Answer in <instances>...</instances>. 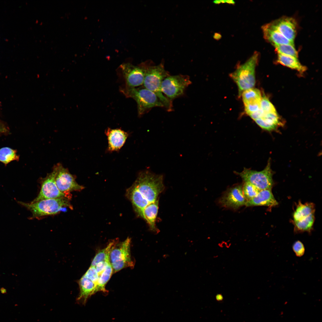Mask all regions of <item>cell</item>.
Here are the masks:
<instances>
[{"mask_svg": "<svg viewBox=\"0 0 322 322\" xmlns=\"http://www.w3.org/2000/svg\"><path fill=\"white\" fill-rule=\"evenodd\" d=\"M261 29L264 38L273 45L281 44L294 45V43L286 38L271 23L263 26Z\"/></svg>", "mask_w": 322, "mask_h": 322, "instance_id": "e0dca14e", "label": "cell"}, {"mask_svg": "<svg viewBox=\"0 0 322 322\" xmlns=\"http://www.w3.org/2000/svg\"><path fill=\"white\" fill-rule=\"evenodd\" d=\"M242 190L247 202L256 196L261 191L251 184L247 182H244L242 187Z\"/></svg>", "mask_w": 322, "mask_h": 322, "instance_id": "83f0119b", "label": "cell"}, {"mask_svg": "<svg viewBox=\"0 0 322 322\" xmlns=\"http://www.w3.org/2000/svg\"><path fill=\"white\" fill-rule=\"evenodd\" d=\"M110 263L109 259L100 262L96 264L95 267L99 276L105 270Z\"/></svg>", "mask_w": 322, "mask_h": 322, "instance_id": "1f68e13d", "label": "cell"}, {"mask_svg": "<svg viewBox=\"0 0 322 322\" xmlns=\"http://www.w3.org/2000/svg\"><path fill=\"white\" fill-rule=\"evenodd\" d=\"M159 208L158 200L148 205L144 210L142 218L148 223L150 230L155 234L159 231L156 226V220Z\"/></svg>", "mask_w": 322, "mask_h": 322, "instance_id": "ffe728a7", "label": "cell"}, {"mask_svg": "<svg viewBox=\"0 0 322 322\" xmlns=\"http://www.w3.org/2000/svg\"><path fill=\"white\" fill-rule=\"evenodd\" d=\"M113 271V269L110 262L105 270L99 276L95 288V293L98 291H102L104 293L107 292L108 291L105 289V286L110 279L112 274Z\"/></svg>", "mask_w": 322, "mask_h": 322, "instance_id": "cb8c5ba5", "label": "cell"}, {"mask_svg": "<svg viewBox=\"0 0 322 322\" xmlns=\"http://www.w3.org/2000/svg\"><path fill=\"white\" fill-rule=\"evenodd\" d=\"M260 110L263 114L277 112L274 106L265 95L262 96Z\"/></svg>", "mask_w": 322, "mask_h": 322, "instance_id": "f1b7e54d", "label": "cell"}, {"mask_svg": "<svg viewBox=\"0 0 322 322\" xmlns=\"http://www.w3.org/2000/svg\"><path fill=\"white\" fill-rule=\"evenodd\" d=\"M242 96L245 112L249 116L260 109L262 96L258 89L246 90L242 92Z\"/></svg>", "mask_w": 322, "mask_h": 322, "instance_id": "4fadbf2b", "label": "cell"}, {"mask_svg": "<svg viewBox=\"0 0 322 322\" xmlns=\"http://www.w3.org/2000/svg\"><path fill=\"white\" fill-rule=\"evenodd\" d=\"M19 159V156L17 155L16 151L7 147L0 149V161L5 165Z\"/></svg>", "mask_w": 322, "mask_h": 322, "instance_id": "484cf974", "label": "cell"}, {"mask_svg": "<svg viewBox=\"0 0 322 322\" xmlns=\"http://www.w3.org/2000/svg\"><path fill=\"white\" fill-rule=\"evenodd\" d=\"M315 219L314 213L300 220L294 222L295 233L310 232L312 229Z\"/></svg>", "mask_w": 322, "mask_h": 322, "instance_id": "603a6c76", "label": "cell"}, {"mask_svg": "<svg viewBox=\"0 0 322 322\" xmlns=\"http://www.w3.org/2000/svg\"><path fill=\"white\" fill-rule=\"evenodd\" d=\"M53 171L55 174V180L58 188L70 199L71 192L81 191L84 188L83 186L77 183L74 176L61 163H58L55 165Z\"/></svg>", "mask_w": 322, "mask_h": 322, "instance_id": "ba28073f", "label": "cell"}, {"mask_svg": "<svg viewBox=\"0 0 322 322\" xmlns=\"http://www.w3.org/2000/svg\"><path fill=\"white\" fill-rule=\"evenodd\" d=\"M131 242V239L128 237L123 242H118L112 249L109 259L113 273L126 267H134V262L130 252Z\"/></svg>", "mask_w": 322, "mask_h": 322, "instance_id": "8992f818", "label": "cell"}, {"mask_svg": "<svg viewBox=\"0 0 322 322\" xmlns=\"http://www.w3.org/2000/svg\"><path fill=\"white\" fill-rule=\"evenodd\" d=\"M170 75L162 63L157 66H146L143 85L146 89L154 93L159 97L167 110L172 111V101L163 94L161 90L162 81Z\"/></svg>", "mask_w": 322, "mask_h": 322, "instance_id": "3957f363", "label": "cell"}, {"mask_svg": "<svg viewBox=\"0 0 322 322\" xmlns=\"http://www.w3.org/2000/svg\"><path fill=\"white\" fill-rule=\"evenodd\" d=\"M191 83L190 77L188 75H169L162 81L161 90L172 101V100L182 95L186 88Z\"/></svg>", "mask_w": 322, "mask_h": 322, "instance_id": "9c48e42d", "label": "cell"}, {"mask_svg": "<svg viewBox=\"0 0 322 322\" xmlns=\"http://www.w3.org/2000/svg\"><path fill=\"white\" fill-rule=\"evenodd\" d=\"M70 200L65 198L46 199L30 203L20 201L18 202L31 212V219H33L56 214L66 211L68 208L72 209Z\"/></svg>", "mask_w": 322, "mask_h": 322, "instance_id": "7a4b0ae2", "label": "cell"}, {"mask_svg": "<svg viewBox=\"0 0 322 322\" xmlns=\"http://www.w3.org/2000/svg\"><path fill=\"white\" fill-rule=\"evenodd\" d=\"M146 66H134L125 64L122 67L123 76L127 86L135 88L143 84Z\"/></svg>", "mask_w": 322, "mask_h": 322, "instance_id": "7c38bea8", "label": "cell"}, {"mask_svg": "<svg viewBox=\"0 0 322 322\" xmlns=\"http://www.w3.org/2000/svg\"><path fill=\"white\" fill-rule=\"evenodd\" d=\"M271 23L286 38L294 43L297 28V23L294 19L291 17H283Z\"/></svg>", "mask_w": 322, "mask_h": 322, "instance_id": "5bb4252c", "label": "cell"}, {"mask_svg": "<svg viewBox=\"0 0 322 322\" xmlns=\"http://www.w3.org/2000/svg\"><path fill=\"white\" fill-rule=\"evenodd\" d=\"M277 57V62L301 73H303L307 69L306 67L302 65L297 58L279 53H278Z\"/></svg>", "mask_w": 322, "mask_h": 322, "instance_id": "44dd1931", "label": "cell"}, {"mask_svg": "<svg viewBox=\"0 0 322 322\" xmlns=\"http://www.w3.org/2000/svg\"><path fill=\"white\" fill-rule=\"evenodd\" d=\"M292 248L295 255L298 257L302 256L305 253L304 246L303 243L300 241L295 242L292 245Z\"/></svg>", "mask_w": 322, "mask_h": 322, "instance_id": "4dcf8cb0", "label": "cell"}, {"mask_svg": "<svg viewBox=\"0 0 322 322\" xmlns=\"http://www.w3.org/2000/svg\"><path fill=\"white\" fill-rule=\"evenodd\" d=\"M260 54L255 51L244 64L239 66L230 74V77L236 84L239 95L244 91L253 88L256 83L255 69Z\"/></svg>", "mask_w": 322, "mask_h": 322, "instance_id": "277c9868", "label": "cell"}, {"mask_svg": "<svg viewBox=\"0 0 322 322\" xmlns=\"http://www.w3.org/2000/svg\"><path fill=\"white\" fill-rule=\"evenodd\" d=\"M7 131V130L5 127L0 124V133H5Z\"/></svg>", "mask_w": 322, "mask_h": 322, "instance_id": "836d02e7", "label": "cell"}, {"mask_svg": "<svg viewBox=\"0 0 322 322\" xmlns=\"http://www.w3.org/2000/svg\"><path fill=\"white\" fill-rule=\"evenodd\" d=\"M278 204L271 190L265 189L260 191L256 196L247 201L245 205L247 207L264 206L270 207L275 206Z\"/></svg>", "mask_w": 322, "mask_h": 322, "instance_id": "ac0fdd59", "label": "cell"}, {"mask_svg": "<svg viewBox=\"0 0 322 322\" xmlns=\"http://www.w3.org/2000/svg\"><path fill=\"white\" fill-rule=\"evenodd\" d=\"M315 205L312 203L304 204L299 203L293 214V222L300 220L309 215L314 213Z\"/></svg>", "mask_w": 322, "mask_h": 322, "instance_id": "7402d4cb", "label": "cell"}, {"mask_svg": "<svg viewBox=\"0 0 322 322\" xmlns=\"http://www.w3.org/2000/svg\"><path fill=\"white\" fill-rule=\"evenodd\" d=\"M1 292L2 293H5L6 292V289L3 287L1 288Z\"/></svg>", "mask_w": 322, "mask_h": 322, "instance_id": "d590c367", "label": "cell"}, {"mask_svg": "<svg viewBox=\"0 0 322 322\" xmlns=\"http://www.w3.org/2000/svg\"><path fill=\"white\" fill-rule=\"evenodd\" d=\"M107 137L108 146L107 150L109 152L119 150L124 144L129 134L126 132L119 129L108 128L105 131Z\"/></svg>", "mask_w": 322, "mask_h": 322, "instance_id": "9a60e30c", "label": "cell"}, {"mask_svg": "<svg viewBox=\"0 0 322 322\" xmlns=\"http://www.w3.org/2000/svg\"><path fill=\"white\" fill-rule=\"evenodd\" d=\"M118 242V239L113 240L105 248L99 251L94 257L91 266H95L100 262L110 259L109 255L111 250L113 247Z\"/></svg>", "mask_w": 322, "mask_h": 322, "instance_id": "d4e9b609", "label": "cell"}, {"mask_svg": "<svg viewBox=\"0 0 322 322\" xmlns=\"http://www.w3.org/2000/svg\"><path fill=\"white\" fill-rule=\"evenodd\" d=\"M120 90L126 97L133 98L136 101L139 116L145 114L153 108L164 107L157 95L144 87L136 88L126 86Z\"/></svg>", "mask_w": 322, "mask_h": 322, "instance_id": "5b68a950", "label": "cell"}, {"mask_svg": "<svg viewBox=\"0 0 322 322\" xmlns=\"http://www.w3.org/2000/svg\"><path fill=\"white\" fill-rule=\"evenodd\" d=\"M84 275L92 281L96 287L99 276L95 266H90Z\"/></svg>", "mask_w": 322, "mask_h": 322, "instance_id": "f546056e", "label": "cell"}, {"mask_svg": "<svg viewBox=\"0 0 322 322\" xmlns=\"http://www.w3.org/2000/svg\"><path fill=\"white\" fill-rule=\"evenodd\" d=\"M258 117L254 120L263 129L269 132L275 131L282 123L277 112L262 113L260 109Z\"/></svg>", "mask_w": 322, "mask_h": 322, "instance_id": "2e32d148", "label": "cell"}, {"mask_svg": "<svg viewBox=\"0 0 322 322\" xmlns=\"http://www.w3.org/2000/svg\"><path fill=\"white\" fill-rule=\"evenodd\" d=\"M244 182L249 183L260 190H271L273 185V173L271 168L270 162L265 168L260 171L244 168L238 173Z\"/></svg>", "mask_w": 322, "mask_h": 322, "instance_id": "52a82bcc", "label": "cell"}, {"mask_svg": "<svg viewBox=\"0 0 322 322\" xmlns=\"http://www.w3.org/2000/svg\"><path fill=\"white\" fill-rule=\"evenodd\" d=\"M216 298L217 300H221L223 299V297L221 294H218L216 296Z\"/></svg>", "mask_w": 322, "mask_h": 322, "instance_id": "e575fe53", "label": "cell"}, {"mask_svg": "<svg viewBox=\"0 0 322 322\" xmlns=\"http://www.w3.org/2000/svg\"><path fill=\"white\" fill-rule=\"evenodd\" d=\"M65 198L70 200L58 188L55 180V174L52 171L42 179L40 191L37 196L32 202L46 199Z\"/></svg>", "mask_w": 322, "mask_h": 322, "instance_id": "30bf717a", "label": "cell"}, {"mask_svg": "<svg viewBox=\"0 0 322 322\" xmlns=\"http://www.w3.org/2000/svg\"><path fill=\"white\" fill-rule=\"evenodd\" d=\"M223 207L236 209L245 205L247 201L244 195L242 186L238 185L230 188L219 200Z\"/></svg>", "mask_w": 322, "mask_h": 322, "instance_id": "8fae6325", "label": "cell"}, {"mask_svg": "<svg viewBox=\"0 0 322 322\" xmlns=\"http://www.w3.org/2000/svg\"><path fill=\"white\" fill-rule=\"evenodd\" d=\"M164 188L162 175L146 170L139 174L134 184L127 190L126 196L136 206L143 210L158 200V196Z\"/></svg>", "mask_w": 322, "mask_h": 322, "instance_id": "6da1fadb", "label": "cell"}, {"mask_svg": "<svg viewBox=\"0 0 322 322\" xmlns=\"http://www.w3.org/2000/svg\"><path fill=\"white\" fill-rule=\"evenodd\" d=\"M213 38L215 39L218 40L221 38L222 35L219 33L216 32L214 33L213 35Z\"/></svg>", "mask_w": 322, "mask_h": 322, "instance_id": "d6a6232c", "label": "cell"}, {"mask_svg": "<svg viewBox=\"0 0 322 322\" xmlns=\"http://www.w3.org/2000/svg\"><path fill=\"white\" fill-rule=\"evenodd\" d=\"M78 282L80 292L77 301L79 303L85 304L88 299L95 293L96 285L84 275Z\"/></svg>", "mask_w": 322, "mask_h": 322, "instance_id": "d6986e66", "label": "cell"}, {"mask_svg": "<svg viewBox=\"0 0 322 322\" xmlns=\"http://www.w3.org/2000/svg\"><path fill=\"white\" fill-rule=\"evenodd\" d=\"M278 53L291 56L298 58V53L294 45L281 44L273 46Z\"/></svg>", "mask_w": 322, "mask_h": 322, "instance_id": "4316f807", "label": "cell"}]
</instances>
